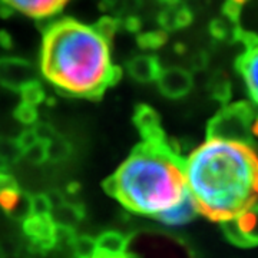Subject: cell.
<instances>
[{"mask_svg": "<svg viewBox=\"0 0 258 258\" xmlns=\"http://www.w3.org/2000/svg\"><path fill=\"white\" fill-rule=\"evenodd\" d=\"M40 72L60 93L98 99L122 76L112 63L111 43L72 18L42 19Z\"/></svg>", "mask_w": 258, "mask_h": 258, "instance_id": "6da1fadb", "label": "cell"}, {"mask_svg": "<svg viewBox=\"0 0 258 258\" xmlns=\"http://www.w3.org/2000/svg\"><path fill=\"white\" fill-rule=\"evenodd\" d=\"M186 191L198 214L225 221L257 203V149L208 139L184 161Z\"/></svg>", "mask_w": 258, "mask_h": 258, "instance_id": "7a4b0ae2", "label": "cell"}, {"mask_svg": "<svg viewBox=\"0 0 258 258\" xmlns=\"http://www.w3.org/2000/svg\"><path fill=\"white\" fill-rule=\"evenodd\" d=\"M105 188L128 211L158 218L186 195L184 159L165 135L144 138Z\"/></svg>", "mask_w": 258, "mask_h": 258, "instance_id": "3957f363", "label": "cell"}, {"mask_svg": "<svg viewBox=\"0 0 258 258\" xmlns=\"http://www.w3.org/2000/svg\"><path fill=\"white\" fill-rule=\"evenodd\" d=\"M258 113L254 103L240 101L225 105L208 123V139L234 142L258 149L257 142L251 134V125Z\"/></svg>", "mask_w": 258, "mask_h": 258, "instance_id": "277c9868", "label": "cell"}, {"mask_svg": "<svg viewBox=\"0 0 258 258\" xmlns=\"http://www.w3.org/2000/svg\"><path fill=\"white\" fill-rule=\"evenodd\" d=\"M221 228L225 238L237 247L249 248L258 245V203L222 221Z\"/></svg>", "mask_w": 258, "mask_h": 258, "instance_id": "5b68a950", "label": "cell"}, {"mask_svg": "<svg viewBox=\"0 0 258 258\" xmlns=\"http://www.w3.org/2000/svg\"><path fill=\"white\" fill-rule=\"evenodd\" d=\"M37 82L35 66L23 57H0V85L22 92L29 85Z\"/></svg>", "mask_w": 258, "mask_h": 258, "instance_id": "8992f818", "label": "cell"}, {"mask_svg": "<svg viewBox=\"0 0 258 258\" xmlns=\"http://www.w3.org/2000/svg\"><path fill=\"white\" fill-rule=\"evenodd\" d=\"M157 83L159 91L169 99H179L192 89V75L182 68H166L158 75Z\"/></svg>", "mask_w": 258, "mask_h": 258, "instance_id": "52a82bcc", "label": "cell"}, {"mask_svg": "<svg viewBox=\"0 0 258 258\" xmlns=\"http://www.w3.org/2000/svg\"><path fill=\"white\" fill-rule=\"evenodd\" d=\"M13 10L37 20L50 19L66 6L69 0H2Z\"/></svg>", "mask_w": 258, "mask_h": 258, "instance_id": "ba28073f", "label": "cell"}, {"mask_svg": "<svg viewBox=\"0 0 258 258\" xmlns=\"http://www.w3.org/2000/svg\"><path fill=\"white\" fill-rule=\"evenodd\" d=\"M25 232L33 242L39 244L40 247H50L57 240L59 228L52 221L49 215H36L29 214L25 221Z\"/></svg>", "mask_w": 258, "mask_h": 258, "instance_id": "9c48e42d", "label": "cell"}, {"mask_svg": "<svg viewBox=\"0 0 258 258\" xmlns=\"http://www.w3.org/2000/svg\"><path fill=\"white\" fill-rule=\"evenodd\" d=\"M235 69L242 76L249 96L258 108V46L245 49L235 59Z\"/></svg>", "mask_w": 258, "mask_h": 258, "instance_id": "30bf717a", "label": "cell"}, {"mask_svg": "<svg viewBox=\"0 0 258 258\" xmlns=\"http://www.w3.org/2000/svg\"><path fill=\"white\" fill-rule=\"evenodd\" d=\"M128 74L138 82H151L157 81L158 75L162 68L159 59L154 55H139L132 57L126 63Z\"/></svg>", "mask_w": 258, "mask_h": 258, "instance_id": "8fae6325", "label": "cell"}, {"mask_svg": "<svg viewBox=\"0 0 258 258\" xmlns=\"http://www.w3.org/2000/svg\"><path fill=\"white\" fill-rule=\"evenodd\" d=\"M198 214V210L195 207V203L192 198L189 197V194L186 192L184 200L179 204H176L174 208H171L169 211L164 212L162 215L158 217L159 221H162L166 225H184L186 222L192 221L195 215Z\"/></svg>", "mask_w": 258, "mask_h": 258, "instance_id": "7c38bea8", "label": "cell"}, {"mask_svg": "<svg viewBox=\"0 0 258 258\" xmlns=\"http://www.w3.org/2000/svg\"><path fill=\"white\" fill-rule=\"evenodd\" d=\"M210 35L218 42H225V43H238L241 36L242 28L240 25H234L228 22L227 19L218 18L211 20L210 23Z\"/></svg>", "mask_w": 258, "mask_h": 258, "instance_id": "4fadbf2b", "label": "cell"}, {"mask_svg": "<svg viewBox=\"0 0 258 258\" xmlns=\"http://www.w3.org/2000/svg\"><path fill=\"white\" fill-rule=\"evenodd\" d=\"M210 92H211L212 99L220 102L221 105H227L231 99L232 93V86H231L230 78L224 72H215L211 76V81L208 83Z\"/></svg>", "mask_w": 258, "mask_h": 258, "instance_id": "5bb4252c", "label": "cell"}, {"mask_svg": "<svg viewBox=\"0 0 258 258\" xmlns=\"http://www.w3.org/2000/svg\"><path fill=\"white\" fill-rule=\"evenodd\" d=\"M168 40V33L161 30H148L137 35V42L145 50H155L158 47L164 46Z\"/></svg>", "mask_w": 258, "mask_h": 258, "instance_id": "9a60e30c", "label": "cell"}, {"mask_svg": "<svg viewBox=\"0 0 258 258\" xmlns=\"http://www.w3.org/2000/svg\"><path fill=\"white\" fill-rule=\"evenodd\" d=\"M23 155V149L19 144V139L0 138V162L9 165L16 162Z\"/></svg>", "mask_w": 258, "mask_h": 258, "instance_id": "2e32d148", "label": "cell"}, {"mask_svg": "<svg viewBox=\"0 0 258 258\" xmlns=\"http://www.w3.org/2000/svg\"><path fill=\"white\" fill-rule=\"evenodd\" d=\"M106 42L111 43L116 32L120 29V20L115 16H103L92 26Z\"/></svg>", "mask_w": 258, "mask_h": 258, "instance_id": "e0dca14e", "label": "cell"}, {"mask_svg": "<svg viewBox=\"0 0 258 258\" xmlns=\"http://www.w3.org/2000/svg\"><path fill=\"white\" fill-rule=\"evenodd\" d=\"M222 16L234 25H240L241 6L234 3L232 0H225L222 5Z\"/></svg>", "mask_w": 258, "mask_h": 258, "instance_id": "ac0fdd59", "label": "cell"}, {"mask_svg": "<svg viewBox=\"0 0 258 258\" xmlns=\"http://www.w3.org/2000/svg\"><path fill=\"white\" fill-rule=\"evenodd\" d=\"M120 28H123L125 30H128L129 33H141V29H142V20L137 15H126L123 18H120Z\"/></svg>", "mask_w": 258, "mask_h": 258, "instance_id": "d6986e66", "label": "cell"}, {"mask_svg": "<svg viewBox=\"0 0 258 258\" xmlns=\"http://www.w3.org/2000/svg\"><path fill=\"white\" fill-rule=\"evenodd\" d=\"M83 258H132L129 257L128 254L123 251V252H105V251H101V249H95L91 255Z\"/></svg>", "mask_w": 258, "mask_h": 258, "instance_id": "ffe728a7", "label": "cell"}, {"mask_svg": "<svg viewBox=\"0 0 258 258\" xmlns=\"http://www.w3.org/2000/svg\"><path fill=\"white\" fill-rule=\"evenodd\" d=\"M208 64V55L201 50V52H198L197 55H194L192 57V66L195 71H203L204 68Z\"/></svg>", "mask_w": 258, "mask_h": 258, "instance_id": "44dd1931", "label": "cell"}, {"mask_svg": "<svg viewBox=\"0 0 258 258\" xmlns=\"http://www.w3.org/2000/svg\"><path fill=\"white\" fill-rule=\"evenodd\" d=\"M0 45L3 47H10L12 46V37L8 32H0Z\"/></svg>", "mask_w": 258, "mask_h": 258, "instance_id": "7402d4cb", "label": "cell"}, {"mask_svg": "<svg viewBox=\"0 0 258 258\" xmlns=\"http://www.w3.org/2000/svg\"><path fill=\"white\" fill-rule=\"evenodd\" d=\"M251 134L254 138H258V113L255 116V119L252 120V125H251Z\"/></svg>", "mask_w": 258, "mask_h": 258, "instance_id": "603a6c76", "label": "cell"}, {"mask_svg": "<svg viewBox=\"0 0 258 258\" xmlns=\"http://www.w3.org/2000/svg\"><path fill=\"white\" fill-rule=\"evenodd\" d=\"M159 3H164L165 6H169V5H176V3H179L181 0H158Z\"/></svg>", "mask_w": 258, "mask_h": 258, "instance_id": "cb8c5ba5", "label": "cell"}, {"mask_svg": "<svg viewBox=\"0 0 258 258\" xmlns=\"http://www.w3.org/2000/svg\"><path fill=\"white\" fill-rule=\"evenodd\" d=\"M232 2H234V3H237V5H244V3H247V2H248V0H232Z\"/></svg>", "mask_w": 258, "mask_h": 258, "instance_id": "d4e9b609", "label": "cell"}, {"mask_svg": "<svg viewBox=\"0 0 258 258\" xmlns=\"http://www.w3.org/2000/svg\"><path fill=\"white\" fill-rule=\"evenodd\" d=\"M0 258H3V254H2V251H0Z\"/></svg>", "mask_w": 258, "mask_h": 258, "instance_id": "484cf974", "label": "cell"}]
</instances>
